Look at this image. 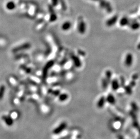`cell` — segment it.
Here are the masks:
<instances>
[{
	"mask_svg": "<svg viewBox=\"0 0 140 139\" xmlns=\"http://www.w3.org/2000/svg\"><path fill=\"white\" fill-rule=\"evenodd\" d=\"M31 46V45L29 42H23L19 43L14 47H13L11 50V52L15 54L17 53H19L29 49Z\"/></svg>",
	"mask_w": 140,
	"mask_h": 139,
	"instance_id": "obj_1",
	"label": "cell"
},
{
	"mask_svg": "<svg viewBox=\"0 0 140 139\" xmlns=\"http://www.w3.org/2000/svg\"><path fill=\"white\" fill-rule=\"evenodd\" d=\"M77 30L80 34H84L86 32V24L82 18H79L77 22Z\"/></svg>",
	"mask_w": 140,
	"mask_h": 139,
	"instance_id": "obj_2",
	"label": "cell"
},
{
	"mask_svg": "<svg viewBox=\"0 0 140 139\" xmlns=\"http://www.w3.org/2000/svg\"><path fill=\"white\" fill-rule=\"evenodd\" d=\"M99 1V5L101 8L105 9L106 11L108 13L111 12L112 11V8L109 2H107L105 0H100Z\"/></svg>",
	"mask_w": 140,
	"mask_h": 139,
	"instance_id": "obj_3",
	"label": "cell"
},
{
	"mask_svg": "<svg viewBox=\"0 0 140 139\" xmlns=\"http://www.w3.org/2000/svg\"><path fill=\"white\" fill-rule=\"evenodd\" d=\"M133 61V58L132 54L130 53H128L126 55L125 60H124V64L127 67H130L132 65Z\"/></svg>",
	"mask_w": 140,
	"mask_h": 139,
	"instance_id": "obj_4",
	"label": "cell"
},
{
	"mask_svg": "<svg viewBox=\"0 0 140 139\" xmlns=\"http://www.w3.org/2000/svg\"><path fill=\"white\" fill-rule=\"evenodd\" d=\"M67 126V124L65 122L61 123L57 127L55 128L53 131V133L54 135H58L62 132L63 130L65 129Z\"/></svg>",
	"mask_w": 140,
	"mask_h": 139,
	"instance_id": "obj_5",
	"label": "cell"
},
{
	"mask_svg": "<svg viewBox=\"0 0 140 139\" xmlns=\"http://www.w3.org/2000/svg\"><path fill=\"white\" fill-rule=\"evenodd\" d=\"M1 119L4 121L5 124L8 126H11L13 124V119L10 117V116L3 115L1 117Z\"/></svg>",
	"mask_w": 140,
	"mask_h": 139,
	"instance_id": "obj_6",
	"label": "cell"
},
{
	"mask_svg": "<svg viewBox=\"0 0 140 139\" xmlns=\"http://www.w3.org/2000/svg\"><path fill=\"white\" fill-rule=\"evenodd\" d=\"M118 20V16L115 15L106 21V24L107 27H111L116 24Z\"/></svg>",
	"mask_w": 140,
	"mask_h": 139,
	"instance_id": "obj_7",
	"label": "cell"
},
{
	"mask_svg": "<svg viewBox=\"0 0 140 139\" xmlns=\"http://www.w3.org/2000/svg\"><path fill=\"white\" fill-rule=\"evenodd\" d=\"M110 83L111 85V88L113 90H117L120 88V85L119 82L117 79H114L112 80H111Z\"/></svg>",
	"mask_w": 140,
	"mask_h": 139,
	"instance_id": "obj_8",
	"label": "cell"
},
{
	"mask_svg": "<svg viewBox=\"0 0 140 139\" xmlns=\"http://www.w3.org/2000/svg\"><path fill=\"white\" fill-rule=\"evenodd\" d=\"M72 27V24L69 21H66L63 23L61 28L62 30L64 31H67L71 29Z\"/></svg>",
	"mask_w": 140,
	"mask_h": 139,
	"instance_id": "obj_9",
	"label": "cell"
},
{
	"mask_svg": "<svg viewBox=\"0 0 140 139\" xmlns=\"http://www.w3.org/2000/svg\"><path fill=\"white\" fill-rule=\"evenodd\" d=\"M8 81L10 85L14 87H16L18 86V82L17 79L12 76H10L8 78Z\"/></svg>",
	"mask_w": 140,
	"mask_h": 139,
	"instance_id": "obj_10",
	"label": "cell"
},
{
	"mask_svg": "<svg viewBox=\"0 0 140 139\" xmlns=\"http://www.w3.org/2000/svg\"><path fill=\"white\" fill-rule=\"evenodd\" d=\"M128 25H129L130 29L133 30H138L140 28V24L137 21H132L131 22H130Z\"/></svg>",
	"mask_w": 140,
	"mask_h": 139,
	"instance_id": "obj_11",
	"label": "cell"
},
{
	"mask_svg": "<svg viewBox=\"0 0 140 139\" xmlns=\"http://www.w3.org/2000/svg\"><path fill=\"white\" fill-rule=\"evenodd\" d=\"M5 7L9 10H13L15 9L16 5L14 2L12 1H10L6 4Z\"/></svg>",
	"mask_w": 140,
	"mask_h": 139,
	"instance_id": "obj_12",
	"label": "cell"
},
{
	"mask_svg": "<svg viewBox=\"0 0 140 139\" xmlns=\"http://www.w3.org/2000/svg\"><path fill=\"white\" fill-rule=\"evenodd\" d=\"M130 23V20L128 19L127 17H124L122 18L119 22L120 25L121 26L124 27L126 26V25H128Z\"/></svg>",
	"mask_w": 140,
	"mask_h": 139,
	"instance_id": "obj_13",
	"label": "cell"
},
{
	"mask_svg": "<svg viewBox=\"0 0 140 139\" xmlns=\"http://www.w3.org/2000/svg\"><path fill=\"white\" fill-rule=\"evenodd\" d=\"M29 80L35 84H39L41 83V81L40 78L38 76H37L36 75L34 76H29Z\"/></svg>",
	"mask_w": 140,
	"mask_h": 139,
	"instance_id": "obj_14",
	"label": "cell"
},
{
	"mask_svg": "<svg viewBox=\"0 0 140 139\" xmlns=\"http://www.w3.org/2000/svg\"><path fill=\"white\" fill-rule=\"evenodd\" d=\"M72 60L73 63H74L75 66L77 67H80L81 66V63L79 59L77 58V57L75 56H72Z\"/></svg>",
	"mask_w": 140,
	"mask_h": 139,
	"instance_id": "obj_15",
	"label": "cell"
},
{
	"mask_svg": "<svg viewBox=\"0 0 140 139\" xmlns=\"http://www.w3.org/2000/svg\"><path fill=\"white\" fill-rule=\"evenodd\" d=\"M58 100L60 102H63L66 100L68 99V94H66V93H62V94H59L58 95Z\"/></svg>",
	"mask_w": 140,
	"mask_h": 139,
	"instance_id": "obj_16",
	"label": "cell"
},
{
	"mask_svg": "<svg viewBox=\"0 0 140 139\" xmlns=\"http://www.w3.org/2000/svg\"><path fill=\"white\" fill-rule=\"evenodd\" d=\"M5 87L4 85H0V100L2 99L5 94Z\"/></svg>",
	"mask_w": 140,
	"mask_h": 139,
	"instance_id": "obj_17",
	"label": "cell"
},
{
	"mask_svg": "<svg viewBox=\"0 0 140 139\" xmlns=\"http://www.w3.org/2000/svg\"><path fill=\"white\" fill-rule=\"evenodd\" d=\"M111 72L110 71H106V72L105 73V78L109 83H110L111 81Z\"/></svg>",
	"mask_w": 140,
	"mask_h": 139,
	"instance_id": "obj_18",
	"label": "cell"
},
{
	"mask_svg": "<svg viewBox=\"0 0 140 139\" xmlns=\"http://www.w3.org/2000/svg\"><path fill=\"white\" fill-rule=\"evenodd\" d=\"M106 101H108L109 103H113L115 102V98L114 96L112 95V94H109L107 97H106Z\"/></svg>",
	"mask_w": 140,
	"mask_h": 139,
	"instance_id": "obj_19",
	"label": "cell"
},
{
	"mask_svg": "<svg viewBox=\"0 0 140 139\" xmlns=\"http://www.w3.org/2000/svg\"><path fill=\"white\" fill-rule=\"evenodd\" d=\"M10 116L13 119H16L18 118L19 117V114L18 112L17 111H13L11 112Z\"/></svg>",
	"mask_w": 140,
	"mask_h": 139,
	"instance_id": "obj_20",
	"label": "cell"
},
{
	"mask_svg": "<svg viewBox=\"0 0 140 139\" xmlns=\"http://www.w3.org/2000/svg\"><path fill=\"white\" fill-rule=\"evenodd\" d=\"M106 101V99L104 97H101L98 100L97 105L100 107H102L103 106V104L105 103V102Z\"/></svg>",
	"mask_w": 140,
	"mask_h": 139,
	"instance_id": "obj_21",
	"label": "cell"
},
{
	"mask_svg": "<svg viewBox=\"0 0 140 139\" xmlns=\"http://www.w3.org/2000/svg\"><path fill=\"white\" fill-rule=\"evenodd\" d=\"M7 44L6 39L0 37V47H4Z\"/></svg>",
	"mask_w": 140,
	"mask_h": 139,
	"instance_id": "obj_22",
	"label": "cell"
},
{
	"mask_svg": "<svg viewBox=\"0 0 140 139\" xmlns=\"http://www.w3.org/2000/svg\"><path fill=\"white\" fill-rule=\"evenodd\" d=\"M29 98H30V99H31L32 100H38L39 99V96L38 95V94H31L29 97Z\"/></svg>",
	"mask_w": 140,
	"mask_h": 139,
	"instance_id": "obj_23",
	"label": "cell"
},
{
	"mask_svg": "<svg viewBox=\"0 0 140 139\" xmlns=\"http://www.w3.org/2000/svg\"><path fill=\"white\" fill-rule=\"evenodd\" d=\"M101 83H102V86L103 87V88H106V87L107 86V85L109 84V83H110L109 82L107 81L106 79L105 78H104L103 79H102V81H101Z\"/></svg>",
	"mask_w": 140,
	"mask_h": 139,
	"instance_id": "obj_24",
	"label": "cell"
},
{
	"mask_svg": "<svg viewBox=\"0 0 140 139\" xmlns=\"http://www.w3.org/2000/svg\"><path fill=\"white\" fill-rule=\"evenodd\" d=\"M28 88L31 91H36L37 90V88L33 85H30L28 86Z\"/></svg>",
	"mask_w": 140,
	"mask_h": 139,
	"instance_id": "obj_25",
	"label": "cell"
},
{
	"mask_svg": "<svg viewBox=\"0 0 140 139\" xmlns=\"http://www.w3.org/2000/svg\"><path fill=\"white\" fill-rule=\"evenodd\" d=\"M43 54H39V55H38L36 58V59L39 62H41L42 61V60H43V59H45L44 58V57L43 55H42Z\"/></svg>",
	"mask_w": 140,
	"mask_h": 139,
	"instance_id": "obj_26",
	"label": "cell"
},
{
	"mask_svg": "<svg viewBox=\"0 0 140 139\" xmlns=\"http://www.w3.org/2000/svg\"><path fill=\"white\" fill-rule=\"evenodd\" d=\"M20 101H21L20 99L18 97H17L15 98L14 99H13V103H14V104H15V105H18L20 103Z\"/></svg>",
	"mask_w": 140,
	"mask_h": 139,
	"instance_id": "obj_27",
	"label": "cell"
},
{
	"mask_svg": "<svg viewBox=\"0 0 140 139\" xmlns=\"http://www.w3.org/2000/svg\"><path fill=\"white\" fill-rule=\"evenodd\" d=\"M59 2L61 3V5L62 7V8L63 9V10H65L67 8L66 5H65V3L64 1L63 0H59Z\"/></svg>",
	"mask_w": 140,
	"mask_h": 139,
	"instance_id": "obj_28",
	"label": "cell"
},
{
	"mask_svg": "<svg viewBox=\"0 0 140 139\" xmlns=\"http://www.w3.org/2000/svg\"><path fill=\"white\" fill-rule=\"evenodd\" d=\"M59 2V0H51L52 5L53 7L56 6Z\"/></svg>",
	"mask_w": 140,
	"mask_h": 139,
	"instance_id": "obj_29",
	"label": "cell"
},
{
	"mask_svg": "<svg viewBox=\"0 0 140 139\" xmlns=\"http://www.w3.org/2000/svg\"><path fill=\"white\" fill-rule=\"evenodd\" d=\"M41 108L42 111L44 112H47L48 111V109H48V107L46 105H44V104L41 105Z\"/></svg>",
	"mask_w": 140,
	"mask_h": 139,
	"instance_id": "obj_30",
	"label": "cell"
},
{
	"mask_svg": "<svg viewBox=\"0 0 140 139\" xmlns=\"http://www.w3.org/2000/svg\"><path fill=\"white\" fill-rule=\"evenodd\" d=\"M137 48L138 49L140 50V42L139 43H138V44L137 45Z\"/></svg>",
	"mask_w": 140,
	"mask_h": 139,
	"instance_id": "obj_31",
	"label": "cell"
},
{
	"mask_svg": "<svg viewBox=\"0 0 140 139\" xmlns=\"http://www.w3.org/2000/svg\"><path fill=\"white\" fill-rule=\"evenodd\" d=\"M93 0V1H99L100 0Z\"/></svg>",
	"mask_w": 140,
	"mask_h": 139,
	"instance_id": "obj_32",
	"label": "cell"
}]
</instances>
